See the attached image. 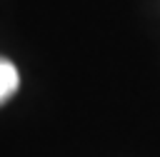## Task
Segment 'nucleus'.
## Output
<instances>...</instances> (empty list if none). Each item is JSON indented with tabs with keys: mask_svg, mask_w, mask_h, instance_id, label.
<instances>
[{
	"mask_svg": "<svg viewBox=\"0 0 160 157\" xmlns=\"http://www.w3.org/2000/svg\"><path fill=\"white\" fill-rule=\"evenodd\" d=\"M18 87H20L18 67H15L10 60L0 57V105H5V102L18 92Z\"/></svg>",
	"mask_w": 160,
	"mask_h": 157,
	"instance_id": "obj_1",
	"label": "nucleus"
}]
</instances>
